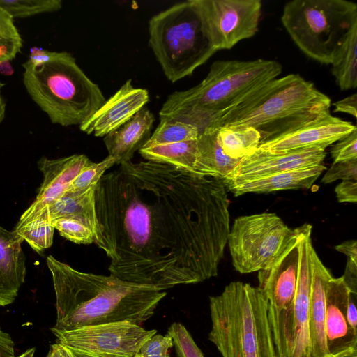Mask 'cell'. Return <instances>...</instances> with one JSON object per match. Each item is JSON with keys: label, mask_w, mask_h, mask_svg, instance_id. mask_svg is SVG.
Instances as JSON below:
<instances>
[{"label": "cell", "mask_w": 357, "mask_h": 357, "mask_svg": "<svg viewBox=\"0 0 357 357\" xmlns=\"http://www.w3.org/2000/svg\"><path fill=\"white\" fill-rule=\"evenodd\" d=\"M5 84L0 82V124L5 119L6 110V101L2 93V90Z\"/></svg>", "instance_id": "cell-46"}, {"label": "cell", "mask_w": 357, "mask_h": 357, "mask_svg": "<svg viewBox=\"0 0 357 357\" xmlns=\"http://www.w3.org/2000/svg\"><path fill=\"white\" fill-rule=\"evenodd\" d=\"M155 118L146 107L139 110L130 120L103 137L108 155L116 164L130 161L135 153L148 142Z\"/></svg>", "instance_id": "cell-22"}, {"label": "cell", "mask_w": 357, "mask_h": 357, "mask_svg": "<svg viewBox=\"0 0 357 357\" xmlns=\"http://www.w3.org/2000/svg\"><path fill=\"white\" fill-rule=\"evenodd\" d=\"M96 185L84 190L66 191L48 206L51 220L58 218H73L90 227L95 234L96 215L95 189Z\"/></svg>", "instance_id": "cell-25"}, {"label": "cell", "mask_w": 357, "mask_h": 357, "mask_svg": "<svg viewBox=\"0 0 357 357\" xmlns=\"http://www.w3.org/2000/svg\"><path fill=\"white\" fill-rule=\"evenodd\" d=\"M218 128L207 127L199 132L197 139V159L195 173L225 180L241 159L225 153L218 139Z\"/></svg>", "instance_id": "cell-24"}, {"label": "cell", "mask_w": 357, "mask_h": 357, "mask_svg": "<svg viewBox=\"0 0 357 357\" xmlns=\"http://www.w3.org/2000/svg\"><path fill=\"white\" fill-rule=\"evenodd\" d=\"M303 224L293 234L281 253L268 268L258 273L259 286L270 306L284 310L292 304L296 289L301 244L306 227Z\"/></svg>", "instance_id": "cell-14"}, {"label": "cell", "mask_w": 357, "mask_h": 357, "mask_svg": "<svg viewBox=\"0 0 357 357\" xmlns=\"http://www.w3.org/2000/svg\"><path fill=\"white\" fill-rule=\"evenodd\" d=\"M91 161L84 154H74L57 159L42 157L37 162L43 180L35 200L22 214L17 224L24 223L38 215L45 207L59 198L79 172Z\"/></svg>", "instance_id": "cell-17"}, {"label": "cell", "mask_w": 357, "mask_h": 357, "mask_svg": "<svg viewBox=\"0 0 357 357\" xmlns=\"http://www.w3.org/2000/svg\"><path fill=\"white\" fill-rule=\"evenodd\" d=\"M35 351H36V348L32 347V348H30V349H27L26 351H25L24 353L20 354V356H14V357H33Z\"/></svg>", "instance_id": "cell-48"}, {"label": "cell", "mask_w": 357, "mask_h": 357, "mask_svg": "<svg viewBox=\"0 0 357 357\" xmlns=\"http://www.w3.org/2000/svg\"><path fill=\"white\" fill-rule=\"evenodd\" d=\"M146 160L167 165L195 173L197 159V139L153 146H144L139 151Z\"/></svg>", "instance_id": "cell-27"}, {"label": "cell", "mask_w": 357, "mask_h": 357, "mask_svg": "<svg viewBox=\"0 0 357 357\" xmlns=\"http://www.w3.org/2000/svg\"><path fill=\"white\" fill-rule=\"evenodd\" d=\"M22 44L14 19L0 6V61L15 59L21 52Z\"/></svg>", "instance_id": "cell-32"}, {"label": "cell", "mask_w": 357, "mask_h": 357, "mask_svg": "<svg viewBox=\"0 0 357 357\" xmlns=\"http://www.w3.org/2000/svg\"><path fill=\"white\" fill-rule=\"evenodd\" d=\"M11 61H0V73L3 75L10 76L14 73V69L10 63Z\"/></svg>", "instance_id": "cell-47"}, {"label": "cell", "mask_w": 357, "mask_h": 357, "mask_svg": "<svg viewBox=\"0 0 357 357\" xmlns=\"http://www.w3.org/2000/svg\"><path fill=\"white\" fill-rule=\"evenodd\" d=\"M281 22L305 55L328 65L357 22V4L347 0H293L284 5Z\"/></svg>", "instance_id": "cell-9"}, {"label": "cell", "mask_w": 357, "mask_h": 357, "mask_svg": "<svg viewBox=\"0 0 357 357\" xmlns=\"http://www.w3.org/2000/svg\"><path fill=\"white\" fill-rule=\"evenodd\" d=\"M356 300V296L351 293L348 302L347 318L349 326L355 333H357V311L355 305Z\"/></svg>", "instance_id": "cell-44"}, {"label": "cell", "mask_w": 357, "mask_h": 357, "mask_svg": "<svg viewBox=\"0 0 357 357\" xmlns=\"http://www.w3.org/2000/svg\"><path fill=\"white\" fill-rule=\"evenodd\" d=\"M332 75L342 91L357 86V22L349 29L338 45L333 61Z\"/></svg>", "instance_id": "cell-26"}, {"label": "cell", "mask_w": 357, "mask_h": 357, "mask_svg": "<svg viewBox=\"0 0 357 357\" xmlns=\"http://www.w3.org/2000/svg\"><path fill=\"white\" fill-rule=\"evenodd\" d=\"M47 357H54L53 354H52V351L50 349V351H49V352H48V354L47 355Z\"/></svg>", "instance_id": "cell-51"}, {"label": "cell", "mask_w": 357, "mask_h": 357, "mask_svg": "<svg viewBox=\"0 0 357 357\" xmlns=\"http://www.w3.org/2000/svg\"><path fill=\"white\" fill-rule=\"evenodd\" d=\"M50 330L56 342L94 357H134L145 341L157 333L155 329L147 330L129 321Z\"/></svg>", "instance_id": "cell-12"}, {"label": "cell", "mask_w": 357, "mask_h": 357, "mask_svg": "<svg viewBox=\"0 0 357 357\" xmlns=\"http://www.w3.org/2000/svg\"><path fill=\"white\" fill-rule=\"evenodd\" d=\"M149 45L172 83L192 75L217 52L206 37L195 0L176 3L152 16Z\"/></svg>", "instance_id": "cell-8"}, {"label": "cell", "mask_w": 357, "mask_h": 357, "mask_svg": "<svg viewBox=\"0 0 357 357\" xmlns=\"http://www.w3.org/2000/svg\"><path fill=\"white\" fill-rule=\"evenodd\" d=\"M338 179L357 181V159L333 162L321 178V182L330 183Z\"/></svg>", "instance_id": "cell-38"}, {"label": "cell", "mask_w": 357, "mask_h": 357, "mask_svg": "<svg viewBox=\"0 0 357 357\" xmlns=\"http://www.w3.org/2000/svg\"><path fill=\"white\" fill-rule=\"evenodd\" d=\"M203 28L216 51L229 50L258 31L260 0H195Z\"/></svg>", "instance_id": "cell-13"}, {"label": "cell", "mask_w": 357, "mask_h": 357, "mask_svg": "<svg viewBox=\"0 0 357 357\" xmlns=\"http://www.w3.org/2000/svg\"><path fill=\"white\" fill-rule=\"evenodd\" d=\"M94 243L111 261L110 275L159 291L174 287L149 194L120 168L95 189Z\"/></svg>", "instance_id": "cell-2"}, {"label": "cell", "mask_w": 357, "mask_h": 357, "mask_svg": "<svg viewBox=\"0 0 357 357\" xmlns=\"http://www.w3.org/2000/svg\"><path fill=\"white\" fill-rule=\"evenodd\" d=\"M54 230L47 206L29 220L17 224L13 231L33 250L41 253L52 246Z\"/></svg>", "instance_id": "cell-29"}, {"label": "cell", "mask_w": 357, "mask_h": 357, "mask_svg": "<svg viewBox=\"0 0 357 357\" xmlns=\"http://www.w3.org/2000/svg\"><path fill=\"white\" fill-rule=\"evenodd\" d=\"M218 139L226 155L241 159L256 150L261 142L258 131L249 127H220Z\"/></svg>", "instance_id": "cell-28"}, {"label": "cell", "mask_w": 357, "mask_h": 357, "mask_svg": "<svg viewBox=\"0 0 357 357\" xmlns=\"http://www.w3.org/2000/svg\"><path fill=\"white\" fill-rule=\"evenodd\" d=\"M282 65L274 60H218L197 85L168 96L161 119L191 124L201 132L221 112L260 85L277 78Z\"/></svg>", "instance_id": "cell-5"}, {"label": "cell", "mask_w": 357, "mask_h": 357, "mask_svg": "<svg viewBox=\"0 0 357 357\" xmlns=\"http://www.w3.org/2000/svg\"><path fill=\"white\" fill-rule=\"evenodd\" d=\"M173 346L172 338L168 333H155L145 341L138 354L141 357H169V350Z\"/></svg>", "instance_id": "cell-36"}, {"label": "cell", "mask_w": 357, "mask_h": 357, "mask_svg": "<svg viewBox=\"0 0 357 357\" xmlns=\"http://www.w3.org/2000/svg\"><path fill=\"white\" fill-rule=\"evenodd\" d=\"M331 155L333 163L357 159V129L336 142Z\"/></svg>", "instance_id": "cell-37"}, {"label": "cell", "mask_w": 357, "mask_h": 357, "mask_svg": "<svg viewBox=\"0 0 357 357\" xmlns=\"http://www.w3.org/2000/svg\"><path fill=\"white\" fill-rule=\"evenodd\" d=\"M149 101L148 91L134 87L129 79L79 129L87 135L104 137L130 120Z\"/></svg>", "instance_id": "cell-18"}, {"label": "cell", "mask_w": 357, "mask_h": 357, "mask_svg": "<svg viewBox=\"0 0 357 357\" xmlns=\"http://www.w3.org/2000/svg\"><path fill=\"white\" fill-rule=\"evenodd\" d=\"M56 295V330L112 322L142 324L166 292L149 285L76 270L52 255L46 259Z\"/></svg>", "instance_id": "cell-3"}, {"label": "cell", "mask_w": 357, "mask_h": 357, "mask_svg": "<svg viewBox=\"0 0 357 357\" xmlns=\"http://www.w3.org/2000/svg\"><path fill=\"white\" fill-rule=\"evenodd\" d=\"M323 165L282 172L238 183L225 184L235 196L248 192H271L284 190L308 189L326 170Z\"/></svg>", "instance_id": "cell-23"}, {"label": "cell", "mask_w": 357, "mask_h": 357, "mask_svg": "<svg viewBox=\"0 0 357 357\" xmlns=\"http://www.w3.org/2000/svg\"><path fill=\"white\" fill-rule=\"evenodd\" d=\"M23 239L0 225V306L11 304L24 284L26 273Z\"/></svg>", "instance_id": "cell-20"}, {"label": "cell", "mask_w": 357, "mask_h": 357, "mask_svg": "<svg viewBox=\"0 0 357 357\" xmlns=\"http://www.w3.org/2000/svg\"><path fill=\"white\" fill-rule=\"evenodd\" d=\"M119 168L151 199L174 285L216 276L230 230L223 181L149 160Z\"/></svg>", "instance_id": "cell-1"}, {"label": "cell", "mask_w": 357, "mask_h": 357, "mask_svg": "<svg viewBox=\"0 0 357 357\" xmlns=\"http://www.w3.org/2000/svg\"><path fill=\"white\" fill-rule=\"evenodd\" d=\"M52 224L59 234L76 244L94 243V232L83 222L73 218H58L52 220Z\"/></svg>", "instance_id": "cell-33"}, {"label": "cell", "mask_w": 357, "mask_h": 357, "mask_svg": "<svg viewBox=\"0 0 357 357\" xmlns=\"http://www.w3.org/2000/svg\"><path fill=\"white\" fill-rule=\"evenodd\" d=\"M70 351H71V353L74 357H94L92 356H89V355L83 354V353H80V352H77V351H72V350H70Z\"/></svg>", "instance_id": "cell-50"}, {"label": "cell", "mask_w": 357, "mask_h": 357, "mask_svg": "<svg viewBox=\"0 0 357 357\" xmlns=\"http://www.w3.org/2000/svg\"><path fill=\"white\" fill-rule=\"evenodd\" d=\"M292 234L293 229L275 213L237 218L227 238L234 267L241 273L268 268L281 253Z\"/></svg>", "instance_id": "cell-11"}, {"label": "cell", "mask_w": 357, "mask_h": 357, "mask_svg": "<svg viewBox=\"0 0 357 357\" xmlns=\"http://www.w3.org/2000/svg\"><path fill=\"white\" fill-rule=\"evenodd\" d=\"M268 307L262 291L242 282L209 297L208 340L222 357H277Z\"/></svg>", "instance_id": "cell-7"}, {"label": "cell", "mask_w": 357, "mask_h": 357, "mask_svg": "<svg viewBox=\"0 0 357 357\" xmlns=\"http://www.w3.org/2000/svg\"><path fill=\"white\" fill-rule=\"evenodd\" d=\"M22 67L26 92L52 123L79 126L106 101L69 52L50 51L45 62Z\"/></svg>", "instance_id": "cell-6"}, {"label": "cell", "mask_w": 357, "mask_h": 357, "mask_svg": "<svg viewBox=\"0 0 357 357\" xmlns=\"http://www.w3.org/2000/svg\"><path fill=\"white\" fill-rule=\"evenodd\" d=\"M50 349L54 357H74L69 349L58 342L52 344Z\"/></svg>", "instance_id": "cell-45"}, {"label": "cell", "mask_w": 357, "mask_h": 357, "mask_svg": "<svg viewBox=\"0 0 357 357\" xmlns=\"http://www.w3.org/2000/svg\"><path fill=\"white\" fill-rule=\"evenodd\" d=\"M14 342L0 327V357H14Z\"/></svg>", "instance_id": "cell-42"}, {"label": "cell", "mask_w": 357, "mask_h": 357, "mask_svg": "<svg viewBox=\"0 0 357 357\" xmlns=\"http://www.w3.org/2000/svg\"><path fill=\"white\" fill-rule=\"evenodd\" d=\"M331 98L298 74H289L250 91L219 113L208 127H249L261 142L292 131L330 112Z\"/></svg>", "instance_id": "cell-4"}, {"label": "cell", "mask_w": 357, "mask_h": 357, "mask_svg": "<svg viewBox=\"0 0 357 357\" xmlns=\"http://www.w3.org/2000/svg\"><path fill=\"white\" fill-rule=\"evenodd\" d=\"M324 149H308L273 153L257 149L242 158L223 180L224 184L238 183L268 175L316 166L326 157Z\"/></svg>", "instance_id": "cell-16"}, {"label": "cell", "mask_w": 357, "mask_h": 357, "mask_svg": "<svg viewBox=\"0 0 357 357\" xmlns=\"http://www.w3.org/2000/svg\"><path fill=\"white\" fill-rule=\"evenodd\" d=\"M335 249L347 256V259L357 262V241L349 240L342 243L336 246Z\"/></svg>", "instance_id": "cell-43"}, {"label": "cell", "mask_w": 357, "mask_h": 357, "mask_svg": "<svg viewBox=\"0 0 357 357\" xmlns=\"http://www.w3.org/2000/svg\"><path fill=\"white\" fill-rule=\"evenodd\" d=\"M0 6L14 18H26L36 15L57 12L61 0H0Z\"/></svg>", "instance_id": "cell-31"}, {"label": "cell", "mask_w": 357, "mask_h": 357, "mask_svg": "<svg viewBox=\"0 0 357 357\" xmlns=\"http://www.w3.org/2000/svg\"><path fill=\"white\" fill-rule=\"evenodd\" d=\"M356 129L355 125L328 112L292 131L261 142L257 149L273 153L308 149L325 150Z\"/></svg>", "instance_id": "cell-15"}, {"label": "cell", "mask_w": 357, "mask_h": 357, "mask_svg": "<svg viewBox=\"0 0 357 357\" xmlns=\"http://www.w3.org/2000/svg\"><path fill=\"white\" fill-rule=\"evenodd\" d=\"M199 134V130L197 128L191 124L171 119H161L144 146L195 140Z\"/></svg>", "instance_id": "cell-30"}, {"label": "cell", "mask_w": 357, "mask_h": 357, "mask_svg": "<svg viewBox=\"0 0 357 357\" xmlns=\"http://www.w3.org/2000/svg\"><path fill=\"white\" fill-rule=\"evenodd\" d=\"M333 278L313 249L312 252V284L309 304V331L314 357H330L325 335L326 293Z\"/></svg>", "instance_id": "cell-21"}, {"label": "cell", "mask_w": 357, "mask_h": 357, "mask_svg": "<svg viewBox=\"0 0 357 357\" xmlns=\"http://www.w3.org/2000/svg\"><path fill=\"white\" fill-rule=\"evenodd\" d=\"M338 357H357V348H354Z\"/></svg>", "instance_id": "cell-49"}, {"label": "cell", "mask_w": 357, "mask_h": 357, "mask_svg": "<svg viewBox=\"0 0 357 357\" xmlns=\"http://www.w3.org/2000/svg\"><path fill=\"white\" fill-rule=\"evenodd\" d=\"M350 292L357 295V262L347 259L344 274L342 276Z\"/></svg>", "instance_id": "cell-41"}, {"label": "cell", "mask_w": 357, "mask_h": 357, "mask_svg": "<svg viewBox=\"0 0 357 357\" xmlns=\"http://www.w3.org/2000/svg\"><path fill=\"white\" fill-rule=\"evenodd\" d=\"M114 164L116 160L110 155L99 162H91L82 169L66 191H81L96 185L105 172Z\"/></svg>", "instance_id": "cell-34"}, {"label": "cell", "mask_w": 357, "mask_h": 357, "mask_svg": "<svg viewBox=\"0 0 357 357\" xmlns=\"http://www.w3.org/2000/svg\"><path fill=\"white\" fill-rule=\"evenodd\" d=\"M337 201L356 204L357 202L356 181H342L335 188Z\"/></svg>", "instance_id": "cell-39"}, {"label": "cell", "mask_w": 357, "mask_h": 357, "mask_svg": "<svg viewBox=\"0 0 357 357\" xmlns=\"http://www.w3.org/2000/svg\"><path fill=\"white\" fill-rule=\"evenodd\" d=\"M335 112H342L348 114L354 118L357 116V94L354 93L334 104Z\"/></svg>", "instance_id": "cell-40"}, {"label": "cell", "mask_w": 357, "mask_h": 357, "mask_svg": "<svg viewBox=\"0 0 357 357\" xmlns=\"http://www.w3.org/2000/svg\"><path fill=\"white\" fill-rule=\"evenodd\" d=\"M134 357H141L138 354L135 355Z\"/></svg>", "instance_id": "cell-52"}, {"label": "cell", "mask_w": 357, "mask_h": 357, "mask_svg": "<svg viewBox=\"0 0 357 357\" xmlns=\"http://www.w3.org/2000/svg\"><path fill=\"white\" fill-rule=\"evenodd\" d=\"M312 226L308 223L301 244L298 280L289 307L276 310L268 304V317L277 357H314L309 331L312 284Z\"/></svg>", "instance_id": "cell-10"}, {"label": "cell", "mask_w": 357, "mask_h": 357, "mask_svg": "<svg viewBox=\"0 0 357 357\" xmlns=\"http://www.w3.org/2000/svg\"><path fill=\"white\" fill-rule=\"evenodd\" d=\"M167 333L172 338L177 357H204L183 324L178 322L172 324Z\"/></svg>", "instance_id": "cell-35"}, {"label": "cell", "mask_w": 357, "mask_h": 357, "mask_svg": "<svg viewBox=\"0 0 357 357\" xmlns=\"http://www.w3.org/2000/svg\"><path fill=\"white\" fill-rule=\"evenodd\" d=\"M350 291L342 276L332 278L326 293L325 335L330 357H338L357 348V333L349 326L347 310Z\"/></svg>", "instance_id": "cell-19"}]
</instances>
